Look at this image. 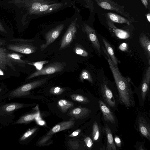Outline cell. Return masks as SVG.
<instances>
[{
	"label": "cell",
	"mask_w": 150,
	"mask_h": 150,
	"mask_svg": "<svg viewBox=\"0 0 150 150\" xmlns=\"http://www.w3.org/2000/svg\"><path fill=\"white\" fill-rule=\"evenodd\" d=\"M102 47L115 80L120 103L127 108L134 107L135 105L134 92L131 88V79L129 77H124L121 74L117 65L112 62L105 48L103 46Z\"/></svg>",
	"instance_id": "cell-1"
},
{
	"label": "cell",
	"mask_w": 150,
	"mask_h": 150,
	"mask_svg": "<svg viewBox=\"0 0 150 150\" xmlns=\"http://www.w3.org/2000/svg\"><path fill=\"white\" fill-rule=\"evenodd\" d=\"M48 79V78H47L35 81L8 91L1 97L0 101L6 98L10 100L13 99L27 97L30 94L31 90L45 84Z\"/></svg>",
	"instance_id": "cell-2"
},
{
	"label": "cell",
	"mask_w": 150,
	"mask_h": 150,
	"mask_svg": "<svg viewBox=\"0 0 150 150\" xmlns=\"http://www.w3.org/2000/svg\"><path fill=\"white\" fill-rule=\"evenodd\" d=\"M6 100L0 101V123L5 126L13 122L15 111L30 105L18 102L6 103Z\"/></svg>",
	"instance_id": "cell-3"
},
{
	"label": "cell",
	"mask_w": 150,
	"mask_h": 150,
	"mask_svg": "<svg viewBox=\"0 0 150 150\" xmlns=\"http://www.w3.org/2000/svg\"><path fill=\"white\" fill-rule=\"evenodd\" d=\"M73 7L75 9V13L71 17L68 28L62 38L59 48L60 50L70 45L73 41L79 26V23L81 19L80 11L75 5Z\"/></svg>",
	"instance_id": "cell-4"
},
{
	"label": "cell",
	"mask_w": 150,
	"mask_h": 150,
	"mask_svg": "<svg viewBox=\"0 0 150 150\" xmlns=\"http://www.w3.org/2000/svg\"><path fill=\"white\" fill-rule=\"evenodd\" d=\"M75 4V1L62 0L61 1L44 4L41 6L39 9L32 13L30 15H34L39 17L52 14L73 6Z\"/></svg>",
	"instance_id": "cell-5"
},
{
	"label": "cell",
	"mask_w": 150,
	"mask_h": 150,
	"mask_svg": "<svg viewBox=\"0 0 150 150\" xmlns=\"http://www.w3.org/2000/svg\"><path fill=\"white\" fill-rule=\"evenodd\" d=\"M66 65L65 62H53L45 67L41 70H36L28 77L27 79L42 75L53 74L62 71Z\"/></svg>",
	"instance_id": "cell-6"
},
{
	"label": "cell",
	"mask_w": 150,
	"mask_h": 150,
	"mask_svg": "<svg viewBox=\"0 0 150 150\" xmlns=\"http://www.w3.org/2000/svg\"><path fill=\"white\" fill-rule=\"evenodd\" d=\"M69 18L67 19L63 22L59 24L45 33V43L40 46L41 51L45 50L58 37L64 28L66 23L68 21Z\"/></svg>",
	"instance_id": "cell-7"
},
{
	"label": "cell",
	"mask_w": 150,
	"mask_h": 150,
	"mask_svg": "<svg viewBox=\"0 0 150 150\" xmlns=\"http://www.w3.org/2000/svg\"><path fill=\"white\" fill-rule=\"evenodd\" d=\"M98 5L104 9L115 11L127 18L132 19L129 14L126 12L123 6H121L112 0H93Z\"/></svg>",
	"instance_id": "cell-8"
},
{
	"label": "cell",
	"mask_w": 150,
	"mask_h": 150,
	"mask_svg": "<svg viewBox=\"0 0 150 150\" xmlns=\"http://www.w3.org/2000/svg\"><path fill=\"white\" fill-rule=\"evenodd\" d=\"M150 82V67L146 70L139 91L137 93L140 105H143L149 89Z\"/></svg>",
	"instance_id": "cell-9"
},
{
	"label": "cell",
	"mask_w": 150,
	"mask_h": 150,
	"mask_svg": "<svg viewBox=\"0 0 150 150\" xmlns=\"http://www.w3.org/2000/svg\"><path fill=\"white\" fill-rule=\"evenodd\" d=\"M101 97L104 102L110 108L114 109L117 104L113 93L111 90L105 83L101 86L100 89Z\"/></svg>",
	"instance_id": "cell-10"
},
{
	"label": "cell",
	"mask_w": 150,
	"mask_h": 150,
	"mask_svg": "<svg viewBox=\"0 0 150 150\" xmlns=\"http://www.w3.org/2000/svg\"><path fill=\"white\" fill-rule=\"evenodd\" d=\"M29 43L8 45L7 47L10 50L25 54H29L35 52L37 47Z\"/></svg>",
	"instance_id": "cell-11"
},
{
	"label": "cell",
	"mask_w": 150,
	"mask_h": 150,
	"mask_svg": "<svg viewBox=\"0 0 150 150\" xmlns=\"http://www.w3.org/2000/svg\"><path fill=\"white\" fill-rule=\"evenodd\" d=\"M57 1L51 0H24L22 2L27 8L28 14L30 15L32 13L39 9L42 5Z\"/></svg>",
	"instance_id": "cell-12"
},
{
	"label": "cell",
	"mask_w": 150,
	"mask_h": 150,
	"mask_svg": "<svg viewBox=\"0 0 150 150\" xmlns=\"http://www.w3.org/2000/svg\"><path fill=\"white\" fill-rule=\"evenodd\" d=\"M75 124L73 121H64L61 122L54 126L42 139L45 141H47L54 134L67 129L72 127Z\"/></svg>",
	"instance_id": "cell-13"
},
{
	"label": "cell",
	"mask_w": 150,
	"mask_h": 150,
	"mask_svg": "<svg viewBox=\"0 0 150 150\" xmlns=\"http://www.w3.org/2000/svg\"><path fill=\"white\" fill-rule=\"evenodd\" d=\"M83 28L94 47L100 53V45L94 29L85 23H83Z\"/></svg>",
	"instance_id": "cell-14"
},
{
	"label": "cell",
	"mask_w": 150,
	"mask_h": 150,
	"mask_svg": "<svg viewBox=\"0 0 150 150\" xmlns=\"http://www.w3.org/2000/svg\"><path fill=\"white\" fill-rule=\"evenodd\" d=\"M99 107L105 120L112 124L115 123L116 118L110 108L101 100H99Z\"/></svg>",
	"instance_id": "cell-15"
},
{
	"label": "cell",
	"mask_w": 150,
	"mask_h": 150,
	"mask_svg": "<svg viewBox=\"0 0 150 150\" xmlns=\"http://www.w3.org/2000/svg\"><path fill=\"white\" fill-rule=\"evenodd\" d=\"M138 130L141 134L144 137L150 140V125L143 117L139 118L137 121Z\"/></svg>",
	"instance_id": "cell-16"
},
{
	"label": "cell",
	"mask_w": 150,
	"mask_h": 150,
	"mask_svg": "<svg viewBox=\"0 0 150 150\" xmlns=\"http://www.w3.org/2000/svg\"><path fill=\"white\" fill-rule=\"evenodd\" d=\"M107 23L110 31L118 38L126 39L130 37L129 34L127 31L117 28L113 22L107 20Z\"/></svg>",
	"instance_id": "cell-17"
},
{
	"label": "cell",
	"mask_w": 150,
	"mask_h": 150,
	"mask_svg": "<svg viewBox=\"0 0 150 150\" xmlns=\"http://www.w3.org/2000/svg\"><path fill=\"white\" fill-rule=\"evenodd\" d=\"M106 20L113 23H125L129 25L131 20L128 18H125L120 15L111 12H108L105 14Z\"/></svg>",
	"instance_id": "cell-18"
},
{
	"label": "cell",
	"mask_w": 150,
	"mask_h": 150,
	"mask_svg": "<svg viewBox=\"0 0 150 150\" xmlns=\"http://www.w3.org/2000/svg\"><path fill=\"white\" fill-rule=\"evenodd\" d=\"M90 110L85 107H78L71 110L69 115L75 119H79L83 118L88 115Z\"/></svg>",
	"instance_id": "cell-19"
},
{
	"label": "cell",
	"mask_w": 150,
	"mask_h": 150,
	"mask_svg": "<svg viewBox=\"0 0 150 150\" xmlns=\"http://www.w3.org/2000/svg\"><path fill=\"white\" fill-rule=\"evenodd\" d=\"M7 56L8 59L12 62L18 65L24 67L30 61L24 60L21 58L23 55L16 53L7 54Z\"/></svg>",
	"instance_id": "cell-20"
},
{
	"label": "cell",
	"mask_w": 150,
	"mask_h": 150,
	"mask_svg": "<svg viewBox=\"0 0 150 150\" xmlns=\"http://www.w3.org/2000/svg\"><path fill=\"white\" fill-rule=\"evenodd\" d=\"M139 42L143 47L147 58L148 62L150 64V41L149 38L143 34L139 38Z\"/></svg>",
	"instance_id": "cell-21"
},
{
	"label": "cell",
	"mask_w": 150,
	"mask_h": 150,
	"mask_svg": "<svg viewBox=\"0 0 150 150\" xmlns=\"http://www.w3.org/2000/svg\"><path fill=\"white\" fill-rule=\"evenodd\" d=\"M105 129L107 138L106 150H116V147L114 142L111 131L106 124L105 125Z\"/></svg>",
	"instance_id": "cell-22"
},
{
	"label": "cell",
	"mask_w": 150,
	"mask_h": 150,
	"mask_svg": "<svg viewBox=\"0 0 150 150\" xmlns=\"http://www.w3.org/2000/svg\"><path fill=\"white\" fill-rule=\"evenodd\" d=\"M36 116V115L35 114H28L23 115L17 120L13 122L11 125L28 123L34 120Z\"/></svg>",
	"instance_id": "cell-23"
},
{
	"label": "cell",
	"mask_w": 150,
	"mask_h": 150,
	"mask_svg": "<svg viewBox=\"0 0 150 150\" xmlns=\"http://www.w3.org/2000/svg\"><path fill=\"white\" fill-rule=\"evenodd\" d=\"M102 40L107 52L113 63L115 65H117L119 62L115 56L112 48L110 44L105 39L103 38Z\"/></svg>",
	"instance_id": "cell-24"
},
{
	"label": "cell",
	"mask_w": 150,
	"mask_h": 150,
	"mask_svg": "<svg viewBox=\"0 0 150 150\" xmlns=\"http://www.w3.org/2000/svg\"><path fill=\"white\" fill-rule=\"evenodd\" d=\"M57 103L60 110L64 113H65L74 105L72 102L64 99L59 100Z\"/></svg>",
	"instance_id": "cell-25"
},
{
	"label": "cell",
	"mask_w": 150,
	"mask_h": 150,
	"mask_svg": "<svg viewBox=\"0 0 150 150\" xmlns=\"http://www.w3.org/2000/svg\"><path fill=\"white\" fill-rule=\"evenodd\" d=\"M3 42H0V45L2 44ZM7 52L6 49L0 47V58L2 59L7 64L8 66H9L13 70H15V68L12 63L8 58L7 55Z\"/></svg>",
	"instance_id": "cell-26"
},
{
	"label": "cell",
	"mask_w": 150,
	"mask_h": 150,
	"mask_svg": "<svg viewBox=\"0 0 150 150\" xmlns=\"http://www.w3.org/2000/svg\"><path fill=\"white\" fill-rule=\"evenodd\" d=\"M36 127L34 128L31 129H30L25 132L20 137L18 142L20 144H22L31 136L35 132L37 129Z\"/></svg>",
	"instance_id": "cell-27"
},
{
	"label": "cell",
	"mask_w": 150,
	"mask_h": 150,
	"mask_svg": "<svg viewBox=\"0 0 150 150\" xmlns=\"http://www.w3.org/2000/svg\"><path fill=\"white\" fill-rule=\"evenodd\" d=\"M100 136V131L98 124L96 122L93 123L92 133V137L93 141L96 142L98 140Z\"/></svg>",
	"instance_id": "cell-28"
},
{
	"label": "cell",
	"mask_w": 150,
	"mask_h": 150,
	"mask_svg": "<svg viewBox=\"0 0 150 150\" xmlns=\"http://www.w3.org/2000/svg\"><path fill=\"white\" fill-rule=\"evenodd\" d=\"M75 53L78 55L83 57H87L88 53L79 44L76 43L74 48Z\"/></svg>",
	"instance_id": "cell-29"
},
{
	"label": "cell",
	"mask_w": 150,
	"mask_h": 150,
	"mask_svg": "<svg viewBox=\"0 0 150 150\" xmlns=\"http://www.w3.org/2000/svg\"><path fill=\"white\" fill-rule=\"evenodd\" d=\"M71 99L74 101L82 103H86L90 101L86 97L78 94H73L70 96Z\"/></svg>",
	"instance_id": "cell-30"
},
{
	"label": "cell",
	"mask_w": 150,
	"mask_h": 150,
	"mask_svg": "<svg viewBox=\"0 0 150 150\" xmlns=\"http://www.w3.org/2000/svg\"><path fill=\"white\" fill-rule=\"evenodd\" d=\"M80 79L81 81L86 80L91 83L93 82V79L90 73L86 70L82 71L80 75Z\"/></svg>",
	"instance_id": "cell-31"
},
{
	"label": "cell",
	"mask_w": 150,
	"mask_h": 150,
	"mask_svg": "<svg viewBox=\"0 0 150 150\" xmlns=\"http://www.w3.org/2000/svg\"><path fill=\"white\" fill-rule=\"evenodd\" d=\"M79 2L85 7L89 9L92 13L94 10V6L92 0H76Z\"/></svg>",
	"instance_id": "cell-32"
},
{
	"label": "cell",
	"mask_w": 150,
	"mask_h": 150,
	"mask_svg": "<svg viewBox=\"0 0 150 150\" xmlns=\"http://www.w3.org/2000/svg\"><path fill=\"white\" fill-rule=\"evenodd\" d=\"M48 61L44 60L32 62H30L27 64L34 66L37 70H41L43 67V65L47 63Z\"/></svg>",
	"instance_id": "cell-33"
},
{
	"label": "cell",
	"mask_w": 150,
	"mask_h": 150,
	"mask_svg": "<svg viewBox=\"0 0 150 150\" xmlns=\"http://www.w3.org/2000/svg\"><path fill=\"white\" fill-rule=\"evenodd\" d=\"M65 89L59 87H54L52 88L50 90V93L52 94L59 95L62 94Z\"/></svg>",
	"instance_id": "cell-34"
},
{
	"label": "cell",
	"mask_w": 150,
	"mask_h": 150,
	"mask_svg": "<svg viewBox=\"0 0 150 150\" xmlns=\"http://www.w3.org/2000/svg\"><path fill=\"white\" fill-rule=\"evenodd\" d=\"M34 41L33 39H23L20 38H16L12 39L10 41L20 43H30Z\"/></svg>",
	"instance_id": "cell-35"
},
{
	"label": "cell",
	"mask_w": 150,
	"mask_h": 150,
	"mask_svg": "<svg viewBox=\"0 0 150 150\" xmlns=\"http://www.w3.org/2000/svg\"><path fill=\"white\" fill-rule=\"evenodd\" d=\"M84 142L87 148L91 149L93 145V142L91 139L89 137H86L84 139Z\"/></svg>",
	"instance_id": "cell-36"
},
{
	"label": "cell",
	"mask_w": 150,
	"mask_h": 150,
	"mask_svg": "<svg viewBox=\"0 0 150 150\" xmlns=\"http://www.w3.org/2000/svg\"><path fill=\"white\" fill-rule=\"evenodd\" d=\"M114 141L116 145L118 147L121 148L122 146V142L118 136H115L114 138Z\"/></svg>",
	"instance_id": "cell-37"
},
{
	"label": "cell",
	"mask_w": 150,
	"mask_h": 150,
	"mask_svg": "<svg viewBox=\"0 0 150 150\" xmlns=\"http://www.w3.org/2000/svg\"><path fill=\"white\" fill-rule=\"evenodd\" d=\"M72 149H76L79 147V143L77 141L70 142L69 143Z\"/></svg>",
	"instance_id": "cell-38"
},
{
	"label": "cell",
	"mask_w": 150,
	"mask_h": 150,
	"mask_svg": "<svg viewBox=\"0 0 150 150\" xmlns=\"http://www.w3.org/2000/svg\"><path fill=\"white\" fill-rule=\"evenodd\" d=\"M6 63L2 59L0 58V68L2 69L6 70Z\"/></svg>",
	"instance_id": "cell-39"
},
{
	"label": "cell",
	"mask_w": 150,
	"mask_h": 150,
	"mask_svg": "<svg viewBox=\"0 0 150 150\" xmlns=\"http://www.w3.org/2000/svg\"><path fill=\"white\" fill-rule=\"evenodd\" d=\"M119 49L121 51H126L128 49L127 44L125 43H123L121 44L119 47Z\"/></svg>",
	"instance_id": "cell-40"
},
{
	"label": "cell",
	"mask_w": 150,
	"mask_h": 150,
	"mask_svg": "<svg viewBox=\"0 0 150 150\" xmlns=\"http://www.w3.org/2000/svg\"><path fill=\"white\" fill-rule=\"evenodd\" d=\"M81 130L78 129L74 131L69 135V137H72L77 136L81 132Z\"/></svg>",
	"instance_id": "cell-41"
},
{
	"label": "cell",
	"mask_w": 150,
	"mask_h": 150,
	"mask_svg": "<svg viewBox=\"0 0 150 150\" xmlns=\"http://www.w3.org/2000/svg\"><path fill=\"white\" fill-rule=\"evenodd\" d=\"M8 92L5 91L2 88L0 87V101L1 97L7 93Z\"/></svg>",
	"instance_id": "cell-42"
},
{
	"label": "cell",
	"mask_w": 150,
	"mask_h": 150,
	"mask_svg": "<svg viewBox=\"0 0 150 150\" xmlns=\"http://www.w3.org/2000/svg\"><path fill=\"white\" fill-rule=\"evenodd\" d=\"M0 31L1 32L6 33L7 31L4 28L3 26L0 22Z\"/></svg>",
	"instance_id": "cell-43"
},
{
	"label": "cell",
	"mask_w": 150,
	"mask_h": 150,
	"mask_svg": "<svg viewBox=\"0 0 150 150\" xmlns=\"http://www.w3.org/2000/svg\"><path fill=\"white\" fill-rule=\"evenodd\" d=\"M142 2L146 8H147L148 3L147 0H141Z\"/></svg>",
	"instance_id": "cell-44"
},
{
	"label": "cell",
	"mask_w": 150,
	"mask_h": 150,
	"mask_svg": "<svg viewBox=\"0 0 150 150\" xmlns=\"http://www.w3.org/2000/svg\"><path fill=\"white\" fill-rule=\"evenodd\" d=\"M147 19L148 21L150 22V13H148L146 15Z\"/></svg>",
	"instance_id": "cell-45"
},
{
	"label": "cell",
	"mask_w": 150,
	"mask_h": 150,
	"mask_svg": "<svg viewBox=\"0 0 150 150\" xmlns=\"http://www.w3.org/2000/svg\"><path fill=\"white\" fill-rule=\"evenodd\" d=\"M5 74L4 71H2V69L0 68V76H4Z\"/></svg>",
	"instance_id": "cell-46"
},
{
	"label": "cell",
	"mask_w": 150,
	"mask_h": 150,
	"mask_svg": "<svg viewBox=\"0 0 150 150\" xmlns=\"http://www.w3.org/2000/svg\"><path fill=\"white\" fill-rule=\"evenodd\" d=\"M0 42H3V40L0 39Z\"/></svg>",
	"instance_id": "cell-47"
},
{
	"label": "cell",
	"mask_w": 150,
	"mask_h": 150,
	"mask_svg": "<svg viewBox=\"0 0 150 150\" xmlns=\"http://www.w3.org/2000/svg\"><path fill=\"white\" fill-rule=\"evenodd\" d=\"M51 0L54 1H58L57 0Z\"/></svg>",
	"instance_id": "cell-48"
},
{
	"label": "cell",
	"mask_w": 150,
	"mask_h": 150,
	"mask_svg": "<svg viewBox=\"0 0 150 150\" xmlns=\"http://www.w3.org/2000/svg\"><path fill=\"white\" fill-rule=\"evenodd\" d=\"M148 1H149V2H150V0H148Z\"/></svg>",
	"instance_id": "cell-49"
}]
</instances>
